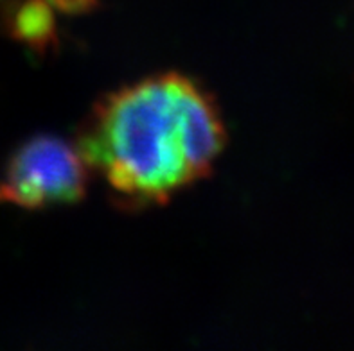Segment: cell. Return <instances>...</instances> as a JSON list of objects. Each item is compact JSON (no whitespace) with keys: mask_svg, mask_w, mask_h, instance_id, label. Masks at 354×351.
I'll list each match as a JSON object with an SVG mask.
<instances>
[{"mask_svg":"<svg viewBox=\"0 0 354 351\" xmlns=\"http://www.w3.org/2000/svg\"><path fill=\"white\" fill-rule=\"evenodd\" d=\"M225 142L214 99L193 79L166 74L104 97L81 129L77 151L122 206L142 208L209 176Z\"/></svg>","mask_w":354,"mask_h":351,"instance_id":"6da1fadb","label":"cell"},{"mask_svg":"<svg viewBox=\"0 0 354 351\" xmlns=\"http://www.w3.org/2000/svg\"><path fill=\"white\" fill-rule=\"evenodd\" d=\"M88 165L62 138L36 137L9 158L0 199L20 208L38 210L74 205L86 194Z\"/></svg>","mask_w":354,"mask_h":351,"instance_id":"7a4b0ae2","label":"cell"},{"mask_svg":"<svg viewBox=\"0 0 354 351\" xmlns=\"http://www.w3.org/2000/svg\"><path fill=\"white\" fill-rule=\"evenodd\" d=\"M0 20L9 36L35 52L50 50L58 41V27L47 0H2Z\"/></svg>","mask_w":354,"mask_h":351,"instance_id":"3957f363","label":"cell"},{"mask_svg":"<svg viewBox=\"0 0 354 351\" xmlns=\"http://www.w3.org/2000/svg\"><path fill=\"white\" fill-rule=\"evenodd\" d=\"M50 8H56L65 14L88 13L90 9L97 6V0H47Z\"/></svg>","mask_w":354,"mask_h":351,"instance_id":"277c9868","label":"cell"}]
</instances>
